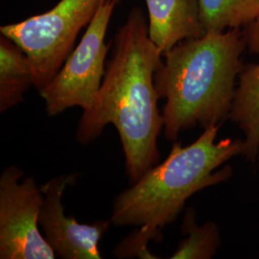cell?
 Returning a JSON list of instances; mask_svg holds the SVG:
<instances>
[{"label":"cell","mask_w":259,"mask_h":259,"mask_svg":"<svg viewBox=\"0 0 259 259\" xmlns=\"http://www.w3.org/2000/svg\"><path fill=\"white\" fill-rule=\"evenodd\" d=\"M119 0H102L79 45L67 57L54 79L39 91L48 116L72 107L91 110L106 73L105 60L111 44L105 41L111 16Z\"/></svg>","instance_id":"5"},{"label":"cell","mask_w":259,"mask_h":259,"mask_svg":"<svg viewBox=\"0 0 259 259\" xmlns=\"http://www.w3.org/2000/svg\"><path fill=\"white\" fill-rule=\"evenodd\" d=\"M23 175L10 165L0 176V258L54 259L38 229L44 194L35 178Z\"/></svg>","instance_id":"6"},{"label":"cell","mask_w":259,"mask_h":259,"mask_svg":"<svg viewBox=\"0 0 259 259\" xmlns=\"http://www.w3.org/2000/svg\"><path fill=\"white\" fill-rule=\"evenodd\" d=\"M182 232L186 237L180 241L172 259H211L221 246V233L217 223L208 221L202 226L197 223L192 207L185 210Z\"/></svg>","instance_id":"12"},{"label":"cell","mask_w":259,"mask_h":259,"mask_svg":"<svg viewBox=\"0 0 259 259\" xmlns=\"http://www.w3.org/2000/svg\"><path fill=\"white\" fill-rule=\"evenodd\" d=\"M246 47L245 32L230 29L185 39L163 55L155 84L159 99H165L163 131L169 141L186 130L208 129L230 117Z\"/></svg>","instance_id":"2"},{"label":"cell","mask_w":259,"mask_h":259,"mask_svg":"<svg viewBox=\"0 0 259 259\" xmlns=\"http://www.w3.org/2000/svg\"><path fill=\"white\" fill-rule=\"evenodd\" d=\"M162 57L149 36L144 14L134 7L114 36L96 102L83 111L77 127V140L84 145L100 137L107 125L115 127L132 185L160 157L157 139L164 120L157 107L155 74Z\"/></svg>","instance_id":"1"},{"label":"cell","mask_w":259,"mask_h":259,"mask_svg":"<svg viewBox=\"0 0 259 259\" xmlns=\"http://www.w3.org/2000/svg\"><path fill=\"white\" fill-rule=\"evenodd\" d=\"M204 34L247 27L259 19V0H199Z\"/></svg>","instance_id":"11"},{"label":"cell","mask_w":259,"mask_h":259,"mask_svg":"<svg viewBox=\"0 0 259 259\" xmlns=\"http://www.w3.org/2000/svg\"><path fill=\"white\" fill-rule=\"evenodd\" d=\"M255 163L257 164V169H258L259 171V153L258 155H257V157H256V161H255Z\"/></svg>","instance_id":"13"},{"label":"cell","mask_w":259,"mask_h":259,"mask_svg":"<svg viewBox=\"0 0 259 259\" xmlns=\"http://www.w3.org/2000/svg\"><path fill=\"white\" fill-rule=\"evenodd\" d=\"M245 37L250 51L259 53V19L246 27ZM229 118L244 133V157L255 163L259 153V63L244 66Z\"/></svg>","instance_id":"9"},{"label":"cell","mask_w":259,"mask_h":259,"mask_svg":"<svg viewBox=\"0 0 259 259\" xmlns=\"http://www.w3.org/2000/svg\"><path fill=\"white\" fill-rule=\"evenodd\" d=\"M148 32L152 41L164 55L185 39L204 35L199 0H145Z\"/></svg>","instance_id":"8"},{"label":"cell","mask_w":259,"mask_h":259,"mask_svg":"<svg viewBox=\"0 0 259 259\" xmlns=\"http://www.w3.org/2000/svg\"><path fill=\"white\" fill-rule=\"evenodd\" d=\"M101 1L60 0L44 14L0 27V34L17 44L27 56L34 72V87L38 92L54 79Z\"/></svg>","instance_id":"4"},{"label":"cell","mask_w":259,"mask_h":259,"mask_svg":"<svg viewBox=\"0 0 259 259\" xmlns=\"http://www.w3.org/2000/svg\"><path fill=\"white\" fill-rule=\"evenodd\" d=\"M77 174H64L40 186L44 204L38 224L45 238L56 255L63 259H100L99 242L109 231L111 221L98 220L93 224L77 222L66 216L62 203L67 186L75 185Z\"/></svg>","instance_id":"7"},{"label":"cell","mask_w":259,"mask_h":259,"mask_svg":"<svg viewBox=\"0 0 259 259\" xmlns=\"http://www.w3.org/2000/svg\"><path fill=\"white\" fill-rule=\"evenodd\" d=\"M32 65L22 49L3 35L0 37V112L23 102L24 93L34 85Z\"/></svg>","instance_id":"10"},{"label":"cell","mask_w":259,"mask_h":259,"mask_svg":"<svg viewBox=\"0 0 259 259\" xmlns=\"http://www.w3.org/2000/svg\"><path fill=\"white\" fill-rule=\"evenodd\" d=\"M221 125L204 130L188 146L174 141L166 159L150 168L139 181L117 195L112 203L111 225L139 227L136 233L148 241H162V230L175 222L187 200L204 188L232 178L231 165L219 167L244 156V139L216 142Z\"/></svg>","instance_id":"3"}]
</instances>
